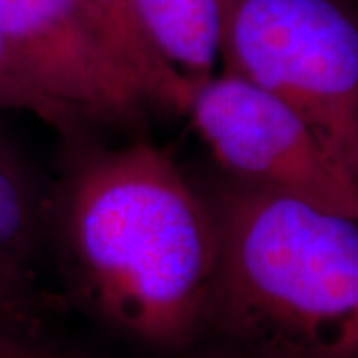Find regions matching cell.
<instances>
[{
  "label": "cell",
  "instance_id": "cell-1",
  "mask_svg": "<svg viewBox=\"0 0 358 358\" xmlns=\"http://www.w3.org/2000/svg\"><path fill=\"white\" fill-rule=\"evenodd\" d=\"M80 285L115 329L159 350L201 333L217 233L178 164L138 141L80 159L64 195Z\"/></svg>",
  "mask_w": 358,
  "mask_h": 358
},
{
  "label": "cell",
  "instance_id": "cell-2",
  "mask_svg": "<svg viewBox=\"0 0 358 358\" xmlns=\"http://www.w3.org/2000/svg\"><path fill=\"white\" fill-rule=\"evenodd\" d=\"M201 331L255 358H358V223L243 183L211 203Z\"/></svg>",
  "mask_w": 358,
  "mask_h": 358
},
{
  "label": "cell",
  "instance_id": "cell-3",
  "mask_svg": "<svg viewBox=\"0 0 358 358\" xmlns=\"http://www.w3.org/2000/svg\"><path fill=\"white\" fill-rule=\"evenodd\" d=\"M225 74L275 96L358 178V30L333 0H217Z\"/></svg>",
  "mask_w": 358,
  "mask_h": 358
},
{
  "label": "cell",
  "instance_id": "cell-4",
  "mask_svg": "<svg viewBox=\"0 0 358 358\" xmlns=\"http://www.w3.org/2000/svg\"><path fill=\"white\" fill-rule=\"evenodd\" d=\"M187 115L237 183L358 219V178L275 96L223 72L193 88Z\"/></svg>",
  "mask_w": 358,
  "mask_h": 358
},
{
  "label": "cell",
  "instance_id": "cell-5",
  "mask_svg": "<svg viewBox=\"0 0 358 358\" xmlns=\"http://www.w3.org/2000/svg\"><path fill=\"white\" fill-rule=\"evenodd\" d=\"M0 36L20 72L84 122H131L145 103L128 66L78 0H0Z\"/></svg>",
  "mask_w": 358,
  "mask_h": 358
},
{
  "label": "cell",
  "instance_id": "cell-6",
  "mask_svg": "<svg viewBox=\"0 0 358 358\" xmlns=\"http://www.w3.org/2000/svg\"><path fill=\"white\" fill-rule=\"evenodd\" d=\"M154 50L195 88L219 56L217 0H131Z\"/></svg>",
  "mask_w": 358,
  "mask_h": 358
},
{
  "label": "cell",
  "instance_id": "cell-7",
  "mask_svg": "<svg viewBox=\"0 0 358 358\" xmlns=\"http://www.w3.org/2000/svg\"><path fill=\"white\" fill-rule=\"evenodd\" d=\"M98 24L128 66L145 103L187 114L193 88L154 50L141 30L131 0H90Z\"/></svg>",
  "mask_w": 358,
  "mask_h": 358
},
{
  "label": "cell",
  "instance_id": "cell-8",
  "mask_svg": "<svg viewBox=\"0 0 358 358\" xmlns=\"http://www.w3.org/2000/svg\"><path fill=\"white\" fill-rule=\"evenodd\" d=\"M42 225V199L24 157L0 134V271L26 277Z\"/></svg>",
  "mask_w": 358,
  "mask_h": 358
},
{
  "label": "cell",
  "instance_id": "cell-9",
  "mask_svg": "<svg viewBox=\"0 0 358 358\" xmlns=\"http://www.w3.org/2000/svg\"><path fill=\"white\" fill-rule=\"evenodd\" d=\"M0 110H18L36 115L66 141H76L82 134L84 120L72 110L56 103L44 96L28 78L20 72L0 36Z\"/></svg>",
  "mask_w": 358,
  "mask_h": 358
},
{
  "label": "cell",
  "instance_id": "cell-10",
  "mask_svg": "<svg viewBox=\"0 0 358 358\" xmlns=\"http://www.w3.org/2000/svg\"><path fill=\"white\" fill-rule=\"evenodd\" d=\"M34 313V296L30 291L28 277L0 271V324L13 331H20L22 327L30 329Z\"/></svg>",
  "mask_w": 358,
  "mask_h": 358
},
{
  "label": "cell",
  "instance_id": "cell-11",
  "mask_svg": "<svg viewBox=\"0 0 358 358\" xmlns=\"http://www.w3.org/2000/svg\"><path fill=\"white\" fill-rule=\"evenodd\" d=\"M0 358H74L54 346L44 345L28 333L0 329Z\"/></svg>",
  "mask_w": 358,
  "mask_h": 358
},
{
  "label": "cell",
  "instance_id": "cell-12",
  "mask_svg": "<svg viewBox=\"0 0 358 358\" xmlns=\"http://www.w3.org/2000/svg\"><path fill=\"white\" fill-rule=\"evenodd\" d=\"M207 358H255V357H251V355H237V352H219V355H211V357H207Z\"/></svg>",
  "mask_w": 358,
  "mask_h": 358
},
{
  "label": "cell",
  "instance_id": "cell-13",
  "mask_svg": "<svg viewBox=\"0 0 358 358\" xmlns=\"http://www.w3.org/2000/svg\"><path fill=\"white\" fill-rule=\"evenodd\" d=\"M78 2H80V4H82V6H84V8H86L90 14H92V18L96 20V16H94V10H92V6H90V0H78ZM96 22H98V20H96ZM98 26H100V24H98ZM102 32H103V30H102Z\"/></svg>",
  "mask_w": 358,
  "mask_h": 358
}]
</instances>
